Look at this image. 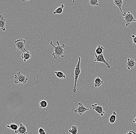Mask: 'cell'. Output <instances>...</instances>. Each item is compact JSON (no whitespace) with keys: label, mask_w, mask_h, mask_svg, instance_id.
<instances>
[{"label":"cell","mask_w":136,"mask_h":134,"mask_svg":"<svg viewBox=\"0 0 136 134\" xmlns=\"http://www.w3.org/2000/svg\"><path fill=\"white\" fill-rule=\"evenodd\" d=\"M56 43L57 44V46H55L53 44L52 41H51L50 42V44L54 48V52L52 53V56H54L55 59L60 57H64V52L65 47V45L63 44L60 45L59 41H56Z\"/></svg>","instance_id":"6da1fadb"},{"label":"cell","mask_w":136,"mask_h":134,"mask_svg":"<svg viewBox=\"0 0 136 134\" xmlns=\"http://www.w3.org/2000/svg\"><path fill=\"white\" fill-rule=\"evenodd\" d=\"M91 107L93 110L95 111L99 115H100L101 117H103L105 114V112L103 110V107L101 106H99L97 104H92Z\"/></svg>","instance_id":"ba28073f"},{"label":"cell","mask_w":136,"mask_h":134,"mask_svg":"<svg viewBox=\"0 0 136 134\" xmlns=\"http://www.w3.org/2000/svg\"><path fill=\"white\" fill-rule=\"evenodd\" d=\"M114 3L119 8L120 12L122 13L123 11L122 9V6L123 2L122 0H114Z\"/></svg>","instance_id":"e0dca14e"},{"label":"cell","mask_w":136,"mask_h":134,"mask_svg":"<svg viewBox=\"0 0 136 134\" xmlns=\"http://www.w3.org/2000/svg\"><path fill=\"white\" fill-rule=\"evenodd\" d=\"M89 4L92 6H97L99 5V1L98 0H90Z\"/></svg>","instance_id":"7402d4cb"},{"label":"cell","mask_w":136,"mask_h":134,"mask_svg":"<svg viewBox=\"0 0 136 134\" xmlns=\"http://www.w3.org/2000/svg\"><path fill=\"white\" fill-rule=\"evenodd\" d=\"M132 40L133 45H136V36L135 35L134 37L133 38Z\"/></svg>","instance_id":"cb8c5ba5"},{"label":"cell","mask_w":136,"mask_h":134,"mask_svg":"<svg viewBox=\"0 0 136 134\" xmlns=\"http://www.w3.org/2000/svg\"><path fill=\"white\" fill-rule=\"evenodd\" d=\"M64 5L63 4H61V6L55 9V11L53 12V14H57L61 15L63 13V11H64L63 9L64 8Z\"/></svg>","instance_id":"4fadbf2b"},{"label":"cell","mask_w":136,"mask_h":134,"mask_svg":"<svg viewBox=\"0 0 136 134\" xmlns=\"http://www.w3.org/2000/svg\"><path fill=\"white\" fill-rule=\"evenodd\" d=\"M89 108H86L83 104L79 102L78 104L77 108L74 110V112L77 113L80 115H83L86 111L89 110Z\"/></svg>","instance_id":"52a82bcc"},{"label":"cell","mask_w":136,"mask_h":134,"mask_svg":"<svg viewBox=\"0 0 136 134\" xmlns=\"http://www.w3.org/2000/svg\"><path fill=\"white\" fill-rule=\"evenodd\" d=\"M130 131L132 132V133H133V134H136L135 132V131Z\"/></svg>","instance_id":"4316f807"},{"label":"cell","mask_w":136,"mask_h":134,"mask_svg":"<svg viewBox=\"0 0 136 134\" xmlns=\"http://www.w3.org/2000/svg\"><path fill=\"white\" fill-rule=\"evenodd\" d=\"M122 15L124 20L126 27H128L129 25H131L133 22H136V19L134 18V15L129 11L124 12Z\"/></svg>","instance_id":"3957f363"},{"label":"cell","mask_w":136,"mask_h":134,"mask_svg":"<svg viewBox=\"0 0 136 134\" xmlns=\"http://www.w3.org/2000/svg\"><path fill=\"white\" fill-rule=\"evenodd\" d=\"M14 133L17 134H27L28 132L27 127L23 123H20L18 129L14 131Z\"/></svg>","instance_id":"30bf717a"},{"label":"cell","mask_w":136,"mask_h":134,"mask_svg":"<svg viewBox=\"0 0 136 134\" xmlns=\"http://www.w3.org/2000/svg\"><path fill=\"white\" fill-rule=\"evenodd\" d=\"M7 127L9 129H11L12 130L15 131L17 130L19 128V126L14 123H12L10 125H8L7 126Z\"/></svg>","instance_id":"44dd1931"},{"label":"cell","mask_w":136,"mask_h":134,"mask_svg":"<svg viewBox=\"0 0 136 134\" xmlns=\"http://www.w3.org/2000/svg\"><path fill=\"white\" fill-rule=\"evenodd\" d=\"M104 48L102 46L98 45L96 50V53L97 55L103 54Z\"/></svg>","instance_id":"ac0fdd59"},{"label":"cell","mask_w":136,"mask_h":134,"mask_svg":"<svg viewBox=\"0 0 136 134\" xmlns=\"http://www.w3.org/2000/svg\"><path fill=\"white\" fill-rule=\"evenodd\" d=\"M14 43L18 50L21 51L23 53L27 52L28 51L25 48L26 40L25 39H18L15 41Z\"/></svg>","instance_id":"5b68a950"},{"label":"cell","mask_w":136,"mask_h":134,"mask_svg":"<svg viewBox=\"0 0 136 134\" xmlns=\"http://www.w3.org/2000/svg\"><path fill=\"white\" fill-rule=\"evenodd\" d=\"M48 102L46 101L45 100H42L41 101L39 102V107L41 108L44 109L46 108L48 106Z\"/></svg>","instance_id":"ffe728a7"},{"label":"cell","mask_w":136,"mask_h":134,"mask_svg":"<svg viewBox=\"0 0 136 134\" xmlns=\"http://www.w3.org/2000/svg\"><path fill=\"white\" fill-rule=\"evenodd\" d=\"M38 133L39 134H46L44 129L41 128H39L38 130Z\"/></svg>","instance_id":"603a6c76"},{"label":"cell","mask_w":136,"mask_h":134,"mask_svg":"<svg viewBox=\"0 0 136 134\" xmlns=\"http://www.w3.org/2000/svg\"><path fill=\"white\" fill-rule=\"evenodd\" d=\"M69 132L71 134H77L78 133V128L75 126H73L69 130Z\"/></svg>","instance_id":"d6986e66"},{"label":"cell","mask_w":136,"mask_h":134,"mask_svg":"<svg viewBox=\"0 0 136 134\" xmlns=\"http://www.w3.org/2000/svg\"><path fill=\"white\" fill-rule=\"evenodd\" d=\"M20 56L22 59L24 61V62H26L27 61L29 60L32 58V55L31 53L28 51L27 52L23 53H22Z\"/></svg>","instance_id":"7c38bea8"},{"label":"cell","mask_w":136,"mask_h":134,"mask_svg":"<svg viewBox=\"0 0 136 134\" xmlns=\"http://www.w3.org/2000/svg\"><path fill=\"white\" fill-rule=\"evenodd\" d=\"M135 57H133L130 59L128 58L127 59V62L126 64V66L128 70H130L131 69H134L136 66V62L135 61Z\"/></svg>","instance_id":"9c48e42d"},{"label":"cell","mask_w":136,"mask_h":134,"mask_svg":"<svg viewBox=\"0 0 136 134\" xmlns=\"http://www.w3.org/2000/svg\"><path fill=\"white\" fill-rule=\"evenodd\" d=\"M78 61L77 63L75 65V70H74V80H75V83H74V86L73 89V92L74 93H75L77 92V89H76V86H77V82L78 79L81 73V58L79 55Z\"/></svg>","instance_id":"7a4b0ae2"},{"label":"cell","mask_w":136,"mask_h":134,"mask_svg":"<svg viewBox=\"0 0 136 134\" xmlns=\"http://www.w3.org/2000/svg\"><path fill=\"white\" fill-rule=\"evenodd\" d=\"M55 74L56 75V77L59 79H66V75L62 71H56L55 72Z\"/></svg>","instance_id":"9a60e30c"},{"label":"cell","mask_w":136,"mask_h":134,"mask_svg":"<svg viewBox=\"0 0 136 134\" xmlns=\"http://www.w3.org/2000/svg\"><path fill=\"white\" fill-rule=\"evenodd\" d=\"M126 134H133V133H132V132H131V131H128V132H127V133Z\"/></svg>","instance_id":"484cf974"},{"label":"cell","mask_w":136,"mask_h":134,"mask_svg":"<svg viewBox=\"0 0 136 134\" xmlns=\"http://www.w3.org/2000/svg\"><path fill=\"white\" fill-rule=\"evenodd\" d=\"M28 79L25 75L22 74L20 71L15 74L14 76V83L15 84H24L28 82Z\"/></svg>","instance_id":"277c9868"},{"label":"cell","mask_w":136,"mask_h":134,"mask_svg":"<svg viewBox=\"0 0 136 134\" xmlns=\"http://www.w3.org/2000/svg\"><path fill=\"white\" fill-rule=\"evenodd\" d=\"M6 19L3 16L0 15V29H2L3 32L6 30Z\"/></svg>","instance_id":"8fae6325"},{"label":"cell","mask_w":136,"mask_h":134,"mask_svg":"<svg viewBox=\"0 0 136 134\" xmlns=\"http://www.w3.org/2000/svg\"><path fill=\"white\" fill-rule=\"evenodd\" d=\"M103 84V81L99 77H97L95 80L94 85L96 88L99 87Z\"/></svg>","instance_id":"5bb4252c"},{"label":"cell","mask_w":136,"mask_h":134,"mask_svg":"<svg viewBox=\"0 0 136 134\" xmlns=\"http://www.w3.org/2000/svg\"><path fill=\"white\" fill-rule=\"evenodd\" d=\"M116 115L117 113L114 111L113 112L112 115L110 116L109 119V122L111 124H114L115 123L116 120Z\"/></svg>","instance_id":"2e32d148"},{"label":"cell","mask_w":136,"mask_h":134,"mask_svg":"<svg viewBox=\"0 0 136 134\" xmlns=\"http://www.w3.org/2000/svg\"><path fill=\"white\" fill-rule=\"evenodd\" d=\"M133 122L136 124V117L133 119Z\"/></svg>","instance_id":"d4e9b609"},{"label":"cell","mask_w":136,"mask_h":134,"mask_svg":"<svg viewBox=\"0 0 136 134\" xmlns=\"http://www.w3.org/2000/svg\"><path fill=\"white\" fill-rule=\"evenodd\" d=\"M95 56V57L94 59V61H96V62L104 63L105 64V65H106V66L108 67V68L110 69V65L105 59L104 55H103V53L101 54V55H97L96 53Z\"/></svg>","instance_id":"8992f818"}]
</instances>
